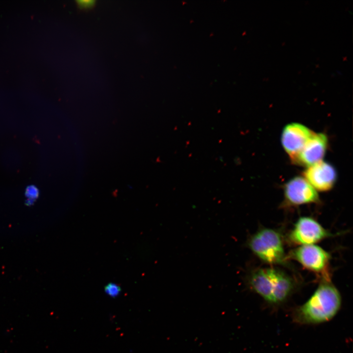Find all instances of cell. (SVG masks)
<instances>
[{"instance_id":"12","label":"cell","mask_w":353,"mask_h":353,"mask_svg":"<svg viewBox=\"0 0 353 353\" xmlns=\"http://www.w3.org/2000/svg\"><path fill=\"white\" fill-rule=\"evenodd\" d=\"M78 6L80 8H90L92 7L95 3L94 0H78L77 1Z\"/></svg>"},{"instance_id":"7","label":"cell","mask_w":353,"mask_h":353,"mask_svg":"<svg viewBox=\"0 0 353 353\" xmlns=\"http://www.w3.org/2000/svg\"><path fill=\"white\" fill-rule=\"evenodd\" d=\"M314 132L302 124L292 123L283 129L281 137L282 147L293 161Z\"/></svg>"},{"instance_id":"3","label":"cell","mask_w":353,"mask_h":353,"mask_svg":"<svg viewBox=\"0 0 353 353\" xmlns=\"http://www.w3.org/2000/svg\"><path fill=\"white\" fill-rule=\"evenodd\" d=\"M247 244L253 253L266 263L279 264L285 259L281 235L273 229H259L250 237Z\"/></svg>"},{"instance_id":"5","label":"cell","mask_w":353,"mask_h":353,"mask_svg":"<svg viewBox=\"0 0 353 353\" xmlns=\"http://www.w3.org/2000/svg\"><path fill=\"white\" fill-rule=\"evenodd\" d=\"M330 235L316 220L309 217H302L295 224L289 240L297 245H313Z\"/></svg>"},{"instance_id":"4","label":"cell","mask_w":353,"mask_h":353,"mask_svg":"<svg viewBox=\"0 0 353 353\" xmlns=\"http://www.w3.org/2000/svg\"><path fill=\"white\" fill-rule=\"evenodd\" d=\"M291 256L305 268L322 274L326 280H329L327 270L330 255L320 247L314 244L302 245L292 251Z\"/></svg>"},{"instance_id":"6","label":"cell","mask_w":353,"mask_h":353,"mask_svg":"<svg viewBox=\"0 0 353 353\" xmlns=\"http://www.w3.org/2000/svg\"><path fill=\"white\" fill-rule=\"evenodd\" d=\"M285 201L289 205L296 206L319 202L316 190L303 177L296 176L284 187Z\"/></svg>"},{"instance_id":"9","label":"cell","mask_w":353,"mask_h":353,"mask_svg":"<svg viewBox=\"0 0 353 353\" xmlns=\"http://www.w3.org/2000/svg\"><path fill=\"white\" fill-rule=\"evenodd\" d=\"M328 145V139L326 134L314 132L293 162L308 167L321 161Z\"/></svg>"},{"instance_id":"8","label":"cell","mask_w":353,"mask_h":353,"mask_svg":"<svg viewBox=\"0 0 353 353\" xmlns=\"http://www.w3.org/2000/svg\"><path fill=\"white\" fill-rule=\"evenodd\" d=\"M303 175L315 189L323 192L332 189L337 179V173L334 167L323 161L308 167Z\"/></svg>"},{"instance_id":"1","label":"cell","mask_w":353,"mask_h":353,"mask_svg":"<svg viewBox=\"0 0 353 353\" xmlns=\"http://www.w3.org/2000/svg\"><path fill=\"white\" fill-rule=\"evenodd\" d=\"M341 297L329 280H324L314 293L293 312V319L301 324H317L329 321L339 310Z\"/></svg>"},{"instance_id":"10","label":"cell","mask_w":353,"mask_h":353,"mask_svg":"<svg viewBox=\"0 0 353 353\" xmlns=\"http://www.w3.org/2000/svg\"><path fill=\"white\" fill-rule=\"evenodd\" d=\"M121 287L117 284L113 282L108 283L104 287L105 293L111 297H116L120 293Z\"/></svg>"},{"instance_id":"2","label":"cell","mask_w":353,"mask_h":353,"mask_svg":"<svg viewBox=\"0 0 353 353\" xmlns=\"http://www.w3.org/2000/svg\"><path fill=\"white\" fill-rule=\"evenodd\" d=\"M247 282L252 290L272 305L285 302L295 288L294 282L288 275L273 268L252 271L248 276Z\"/></svg>"},{"instance_id":"11","label":"cell","mask_w":353,"mask_h":353,"mask_svg":"<svg viewBox=\"0 0 353 353\" xmlns=\"http://www.w3.org/2000/svg\"><path fill=\"white\" fill-rule=\"evenodd\" d=\"M25 195L28 199L35 201L39 196V190L34 185H29L25 190Z\"/></svg>"}]
</instances>
